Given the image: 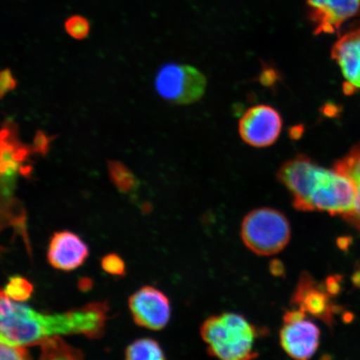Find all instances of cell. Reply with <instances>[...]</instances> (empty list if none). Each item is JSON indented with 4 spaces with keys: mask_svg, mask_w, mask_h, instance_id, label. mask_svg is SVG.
<instances>
[{
    "mask_svg": "<svg viewBox=\"0 0 360 360\" xmlns=\"http://www.w3.org/2000/svg\"><path fill=\"white\" fill-rule=\"evenodd\" d=\"M30 353L24 347H13L0 343V359L24 360L30 359Z\"/></svg>",
    "mask_w": 360,
    "mask_h": 360,
    "instance_id": "obj_20",
    "label": "cell"
},
{
    "mask_svg": "<svg viewBox=\"0 0 360 360\" xmlns=\"http://www.w3.org/2000/svg\"><path fill=\"white\" fill-rule=\"evenodd\" d=\"M53 139H55V137L49 136V135L43 131L37 132V134H35L32 145L34 154L43 156L46 155L49 148H51V143Z\"/></svg>",
    "mask_w": 360,
    "mask_h": 360,
    "instance_id": "obj_22",
    "label": "cell"
},
{
    "mask_svg": "<svg viewBox=\"0 0 360 360\" xmlns=\"http://www.w3.org/2000/svg\"><path fill=\"white\" fill-rule=\"evenodd\" d=\"M40 345L41 359H81L84 354L78 349L67 345L61 338L55 335L46 338L38 344Z\"/></svg>",
    "mask_w": 360,
    "mask_h": 360,
    "instance_id": "obj_14",
    "label": "cell"
},
{
    "mask_svg": "<svg viewBox=\"0 0 360 360\" xmlns=\"http://www.w3.org/2000/svg\"><path fill=\"white\" fill-rule=\"evenodd\" d=\"M330 297L325 285L318 283L309 273H302L290 302L306 314L321 319L331 328L334 326L335 314L340 311V306L333 303Z\"/></svg>",
    "mask_w": 360,
    "mask_h": 360,
    "instance_id": "obj_8",
    "label": "cell"
},
{
    "mask_svg": "<svg viewBox=\"0 0 360 360\" xmlns=\"http://www.w3.org/2000/svg\"><path fill=\"white\" fill-rule=\"evenodd\" d=\"M130 311L138 326L160 330L168 325L171 309L168 297L152 286H145L130 297Z\"/></svg>",
    "mask_w": 360,
    "mask_h": 360,
    "instance_id": "obj_9",
    "label": "cell"
},
{
    "mask_svg": "<svg viewBox=\"0 0 360 360\" xmlns=\"http://www.w3.org/2000/svg\"><path fill=\"white\" fill-rule=\"evenodd\" d=\"M108 171L115 186L123 193H128L137 186V179L128 167L115 160L108 161Z\"/></svg>",
    "mask_w": 360,
    "mask_h": 360,
    "instance_id": "obj_16",
    "label": "cell"
},
{
    "mask_svg": "<svg viewBox=\"0 0 360 360\" xmlns=\"http://www.w3.org/2000/svg\"><path fill=\"white\" fill-rule=\"evenodd\" d=\"M125 359L129 360H162L165 353L155 340L141 339L134 341L125 351Z\"/></svg>",
    "mask_w": 360,
    "mask_h": 360,
    "instance_id": "obj_15",
    "label": "cell"
},
{
    "mask_svg": "<svg viewBox=\"0 0 360 360\" xmlns=\"http://www.w3.org/2000/svg\"><path fill=\"white\" fill-rule=\"evenodd\" d=\"M207 352L224 360H249L259 356L256 340L263 334L241 314L224 313L212 315L200 328Z\"/></svg>",
    "mask_w": 360,
    "mask_h": 360,
    "instance_id": "obj_3",
    "label": "cell"
},
{
    "mask_svg": "<svg viewBox=\"0 0 360 360\" xmlns=\"http://www.w3.org/2000/svg\"><path fill=\"white\" fill-rule=\"evenodd\" d=\"M341 277L339 276H330L327 278L325 285L326 289L331 296L340 294L341 289Z\"/></svg>",
    "mask_w": 360,
    "mask_h": 360,
    "instance_id": "obj_23",
    "label": "cell"
},
{
    "mask_svg": "<svg viewBox=\"0 0 360 360\" xmlns=\"http://www.w3.org/2000/svg\"><path fill=\"white\" fill-rule=\"evenodd\" d=\"M89 249L82 240L74 233H56L49 243V263L53 268L70 271L77 269L86 260Z\"/></svg>",
    "mask_w": 360,
    "mask_h": 360,
    "instance_id": "obj_12",
    "label": "cell"
},
{
    "mask_svg": "<svg viewBox=\"0 0 360 360\" xmlns=\"http://www.w3.org/2000/svg\"><path fill=\"white\" fill-rule=\"evenodd\" d=\"M282 127L280 112L271 106L259 105L250 108L241 117L238 132L247 145L265 148L277 141Z\"/></svg>",
    "mask_w": 360,
    "mask_h": 360,
    "instance_id": "obj_7",
    "label": "cell"
},
{
    "mask_svg": "<svg viewBox=\"0 0 360 360\" xmlns=\"http://www.w3.org/2000/svg\"><path fill=\"white\" fill-rule=\"evenodd\" d=\"M17 86V80L10 69L0 71V100Z\"/></svg>",
    "mask_w": 360,
    "mask_h": 360,
    "instance_id": "obj_21",
    "label": "cell"
},
{
    "mask_svg": "<svg viewBox=\"0 0 360 360\" xmlns=\"http://www.w3.org/2000/svg\"><path fill=\"white\" fill-rule=\"evenodd\" d=\"M276 75L273 70H266L261 75V79L264 84L269 85L274 83L276 81Z\"/></svg>",
    "mask_w": 360,
    "mask_h": 360,
    "instance_id": "obj_25",
    "label": "cell"
},
{
    "mask_svg": "<svg viewBox=\"0 0 360 360\" xmlns=\"http://www.w3.org/2000/svg\"><path fill=\"white\" fill-rule=\"evenodd\" d=\"M334 169L343 174L352 184L355 193L354 206L343 219L360 232V145L354 146L340 160L335 162Z\"/></svg>",
    "mask_w": 360,
    "mask_h": 360,
    "instance_id": "obj_13",
    "label": "cell"
},
{
    "mask_svg": "<svg viewBox=\"0 0 360 360\" xmlns=\"http://www.w3.org/2000/svg\"><path fill=\"white\" fill-rule=\"evenodd\" d=\"M155 89L165 101L175 105H190L204 96L206 78L192 66L168 64L158 72Z\"/></svg>",
    "mask_w": 360,
    "mask_h": 360,
    "instance_id": "obj_5",
    "label": "cell"
},
{
    "mask_svg": "<svg viewBox=\"0 0 360 360\" xmlns=\"http://www.w3.org/2000/svg\"><path fill=\"white\" fill-rule=\"evenodd\" d=\"M269 270L274 276L281 277L285 274V266H283L281 261L278 259H274L270 263Z\"/></svg>",
    "mask_w": 360,
    "mask_h": 360,
    "instance_id": "obj_24",
    "label": "cell"
},
{
    "mask_svg": "<svg viewBox=\"0 0 360 360\" xmlns=\"http://www.w3.org/2000/svg\"><path fill=\"white\" fill-rule=\"evenodd\" d=\"M352 282L355 287L360 288V271H357L354 274Z\"/></svg>",
    "mask_w": 360,
    "mask_h": 360,
    "instance_id": "obj_27",
    "label": "cell"
},
{
    "mask_svg": "<svg viewBox=\"0 0 360 360\" xmlns=\"http://www.w3.org/2000/svg\"><path fill=\"white\" fill-rule=\"evenodd\" d=\"M302 309L287 310L280 331V342L285 352L292 359H311L321 343V332L312 321L306 319Z\"/></svg>",
    "mask_w": 360,
    "mask_h": 360,
    "instance_id": "obj_6",
    "label": "cell"
},
{
    "mask_svg": "<svg viewBox=\"0 0 360 360\" xmlns=\"http://www.w3.org/2000/svg\"><path fill=\"white\" fill-rule=\"evenodd\" d=\"M290 236L289 220L281 211L272 208L252 210L241 224L243 242L260 256L280 253L289 244Z\"/></svg>",
    "mask_w": 360,
    "mask_h": 360,
    "instance_id": "obj_4",
    "label": "cell"
},
{
    "mask_svg": "<svg viewBox=\"0 0 360 360\" xmlns=\"http://www.w3.org/2000/svg\"><path fill=\"white\" fill-rule=\"evenodd\" d=\"M106 303H91L65 314H47L13 303L0 290V343L24 347L58 335L101 337L107 319Z\"/></svg>",
    "mask_w": 360,
    "mask_h": 360,
    "instance_id": "obj_1",
    "label": "cell"
},
{
    "mask_svg": "<svg viewBox=\"0 0 360 360\" xmlns=\"http://www.w3.org/2000/svg\"><path fill=\"white\" fill-rule=\"evenodd\" d=\"M92 285V281L89 280V278H82V280L79 281V288L81 290H89V289H91Z\"/></svg>",
    "mask_w": 360,
    "mask_h": 360,
    "instance_id": "obj_26",
    "label": "cell"
},
{
    "mask_svg": "<svg viewBox=\"0 0 360 360\" xmlns=\"http://www.w3.org/2000/svg\"><path fill=\"white\" fill-rule=\"evenodd\" d=\"M331 56L343 76L345 94L360 91V22L340 36L332 48Z\"/></svg>",
    "mask_w": 360,
    "mask_h": 360,
    "instance_id": "obj_10",
    "label": "cell"
},
{
    "mask_svg": "<svg viewBox=\"0 0 360 360\" xmlns=\"http://www.w3.org/2000/svg\"><path fill=\"white\" fill-rule=\"evenodd\" d=\"M65 29L68 34L77 40L86 39L90 31V25L87 19L80 15H73L65 22Z\"/></svg>",
    "mask_w": 360,
    "mask_h": 360,
    "instance_id": "obj_18",
    "label": "cell"
},
{
    "mask_svg": "<svg viewBox=\"0 0 360 360\" xmlns=\"http://www.w3.org/2000/svg\"><path fill=\"white\" fill-rule=\"evenodd\" d=\"M4 291L13 300L25 301L32 295L34 286L26 278L17 276L10 278Z\"/></svg>",
    "mask_w": 360,
    "mask_h": 360,
    "instance_id": "obj_17",
    "label": "cell"
},
{
    "mask_svg": "<svg viewBox=\"0 0 360 360\" xmlns=\"http://www.w3.org/2000/svg\"><path fill=\"white\" fill-rule=\"evenodd\" d=\"M315 33L333 34L345 22L360 15V0H307Z\"/></svg>",
    "mask_w": 360,
    "mask_h": 360,
    "instance_id": "obj_11",
    "label": "cell"
},
{
    "mask_svg": "<svg viewBox=\"0 0 360 360\" xmlns=\"http://www.w3.org/2000/svg\"><path fill=\"white\" fill-rule=\"evenodd\" d=\"M101 266L105 272L112 276H124L126 272L124 260L115 254L105 256L101 260Z\"/></svg>",
    "mask_w": 360,
    "mask_h": 360,
    "instance_id": "obj_19",
    "label": "cell"
},
{
    "mask_svg": "<svg viewBox=\"0 0 360 360\" xmlns=\"http://www.w3.org/2000/svg\"><path fill=\"white\" fill-rule=\"evenodd\" d=\"M278 179L290 191L295 209L302 212H326L342 217L353 210L352 184L334 168L327 169L300 155L283 164Z\"/></svg>",
    "mask_w": 360,
    "mask_h": 360,
    "instance_id": "obj_2",
    "label": "cell"
}]
</instances>
